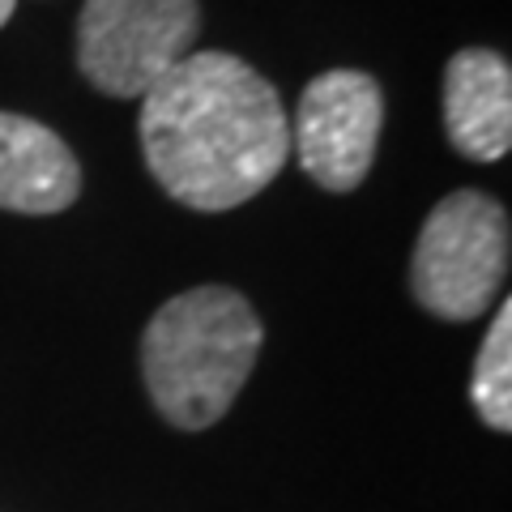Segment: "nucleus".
Listing matches in <instances>:
<instances>
[{
    "mask_svg": "<svg viewBox=\"0 0 512 512\" xmlns=\"http://www.w3.org/2000/svg\"><path fill=\"white\" fill-rule=\"evenodd\" d=\"M508 210L478 188H457L427 214L410 261L419 308L440 320H474L495 308L508 282Z\"/></svg>",
    "mask_w": 512,
    "mask_h": 512,
    "instance_id": "nucleus-3",
    "label": "nucleus"
},
{
    "mask_svg": "<svg viewBox=\"0 0 512 512\" xmlns=\"http://www.w3.org/2000/svg\"><path fill=\"white\" fill-rule=\"evenodd\" d=\"M82 192L77 154L47 124L0 111V210L64 214Z\"/></svg>",
    "mask_w": 512,
    "mask_h": 512,
    "instance_id": "nucleus-7",
    "label": "nucleus"
},
{
    "mask_svg": "<svg viewBox=\"0 0 512 512\" xmlns=\"http://www.w3.org/2000/svg\"><path fill=\"white\" fill-rule=\"evenodd\" d=\"M13 5H18V0H0V26L13 18Z\"/></svg>",
    "mask_w": 512,
    "mask_h": 512,
    "instance_id": "nucleus-9",
    "label": "nucleus"
},
{
    "mask_svg": "<svg viewBox=\"0 0 512 512\" xmlns=\"http://www.w3.org/2000/svg\"><path fill=\"white\" fill-rule=\"evenodd\" d=\"M201 35L197 0H86L77 18V64L107 99H141Z\"/></svg>",
    "mask_w": 512,
    "mask_h": 512,
    "instance_id": "nucleus-4",
    "label": "nucleus"
},
{
    "mask_svg": "<svg viewBox=\"0 0 512 512\" xmlns=\"http://www.w3.org/2000/svg\"><path fill=\"white\" fill-rule=\"evenodd\" d=\"M384 90L372 73L329 69L308 82L295 111V154L325 192H355L376 163Z\"/></svg>",
    "mask_w": 512,
    "mask_h": 512,
    "instance_id": "nucleus-5",
    "label": "nucleus"
},
{
    "mask_svg": "<svg viewBox=\"0 0 512 512\" xmlns=\"http://www.w3.org/2000/svg\"><path fill=\"white\" fill-rule=\"evenodd\" d=\"M470 402L487 427L512 431V303L495 308V325L487 329L483 350L474 359Z\"/></svg>",
    "mask_w": 512,
    "mask_h": 512,
    "instance_id": "nucleus-8",
    "label": "nucleus"
},
{
    "mask_svg": "<svg viewBox=\"0 0 512 512\" xmlns=\"http://www.w3.org/2000/svg\"><path fill=\"white\" fill-rule=\"evenodd\" d=\"M141 154L171 201L222 214L278 180L291 158V120L252 64L188 52L141 94Z\"/></svg>",
    "mask_w": 512,
    "mask_h": 512,
    "instance_id": "nucleus-1",
    "label": "nucleus"
},
{
    "mask_svg": "<svg viewBox=\"0 0 512 512\" xmlns=\"http://www.w3.org/2000/svg\"><path fill=\"white\" fill-rule=\"evenodd\" d=\"M444 128L457 154L495 163L512 146V69L491 47H466L444 69Z\"/></svg>",
    "mask_w": 512,
    "mask_h": 512,
    "instance_id": "nucleus-6",
    "label": "nucleus"
},
{
    "mask_svg": "<svg viewBox=\"0 0 512 512\" xmlns=\"http://www.w3.org/2000/svg\"><path fill=\"white\" fill-rule=\"evenodd\" d=\"M265 329L231 286H192L150 316L141 372L158 414L180 431H205L248 384Z\"/></svg>",
    "mask_w": 512,
    "mask_h": 512,
    "instance_id": "nucleus-2",
    "label": "nucleus"
}]
</instances>
